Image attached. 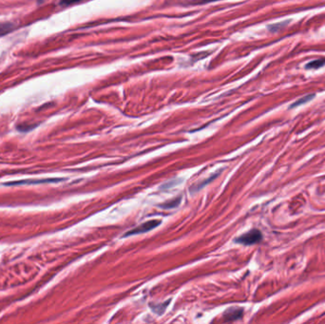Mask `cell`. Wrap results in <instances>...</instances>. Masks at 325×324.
<instances>
[{
  "instance_id": "obj_1",
  "label": "cell",
  "mask_w": 325,
  "mask_h": 324,
  "mask_svg": "<svg viewBox=\"0 0 325 324\" xmlns=\"http://www.w3.org/2000/svg\"><path fill=\"white\" fill-rule=\"evenodd\" d=\"M262 239V235L260 233V230L258 229H252L242 235L241 237L236 239V242L239 243H242L244 245H251L254 243H259L260 240Z\"/></svg>"
},
{
  "instance_id": "obj_2",
  "label": "cell",
  "mask_w": 325,
  "mask_h": 324,
  "mask_svg": "<svg viewBox=\"0 0 325 324\" xmlns=\"http://www.w3.org/2000/svg\"><path fill=\"white\" fill-rule=\"evenodd\" d=\"M160 224H161V221H157V220L148 221V222H146L145 224H143V225H141V226H139V227L130 230L125 236L128 237V236H130V235H136V234H140V233H145V232L150 231L151 229L158 227Z\"/></svg>"
},
{
  "instance_id": "obj_3",
  "label": "cell",
  "mask_w": 325,
  "mask_h": 324,
  "mask_svg": "<svg viewBox=\"0 0 325 324\" xmlns=\"http://www.w3.org/2000/svg\"><path fill=\"white\" fill-rule=\"evenodd\" d=\"M242 316H243V310L242 309H238V308H229L228 310L226 311V313L224 314V318L226 319L227 322L238 320Z\"/></svg>"
},
{
  "instance_id": "obj_4",
  "label": "cell",
  "mask_w": 325,
  "mask_h": 324,
  "mask_svg": "<svg viewBox=\"0 0 325 324\" xmlns=\"http://www.w3.org/2000/svg\"><path fill=\"white\" fill-rule=\"evenodd\" d=\"M60 179H48V180H41V181H23L17 183H10L6 184L7 185H32V184H41V183H49V182H57Z\"/></svg>"
},
{
  "instance_id": "obj_5",
  "label": "cell",
  "mask_w": 325,
  "mask_h": 324,
  "mask_svg": "<svg viewBox=\"0 0 325 324\" xmlns=\"http://www.w3.org/2000/svg\"><path fill=\"white\" fill-rule=\"evenodd\" d=\"M14 29L12 23H2L0 24V37L4 36L7 33H11Z\"/></svg>"
},
{
  "instance_id": "obj_6",
  "label": "cell",
  "mask_w": 325,
  "mask_h": 324,
  "mask_svg": "<svg viewBox=\"0 0 325 324\" xmlns=\"http://www.w3.org/2000/svg\"><path fill=\"white\" fill-rule=\"evenodd\" d=\"M325 65V59L322 58V59H317V60H314L312 62H309L307 65L305 66L306 69H319V68H322Z\"/></svg>"
},
{
  "instance_id": "obj_7",
  "label": "cell",
  "mask_w": 325,
  "mask_h": 324,
  "mask_svg": "<svg viewBox=\"0 0 325 324\" xmlns=\"http://www.w3.org/2000/svg\"><path fill=\"white\" fill-rule=\"evenodd\" d=\"M314 97H315V95L312 94V95H307V96H305V97L302 98V99H300L298 102H295L292 106H291V108L298 107V106H300V105H302V104H304V103L308 102V101H310L311 99H313Z\"/></svg>"
},
{
  "instance_id": "obj_8",
  "label": "cell",
  "mask_w": 325,
  "mask_h": 324,
  "mask_svg": "<svg viewBox=\"0 0 325 324\" xmlns=\"http://www.w3.org/2000/svg\"><path fill=\"white\" fill-rule=\"evenodd\" d=\"M180 201H181V197H180L179 199L177 198V199H175V200H173V201H171V202H168V204H165V205H163L162 207V208H174V207H176V206L179 205Z\"/></svg>"
},
{
  "instance_id": "obj_9",
  "label": "cell",
  "mask_w": 325,
  "mask_h": 324,
  "mask_svg": "<svg viewBox=\"0 0 325 324\" xmlns=\"http://www.w3.org/2000/svg\"><path fill=\"white\" fill-rule=\"evenodd\" d=\"M285 23H287V21H285V22H283V23H278V24H274L273 26H270L269 27V29L271 30V31H275L276 32L277 30H279V28L281 29L282 27H284L286 24Z\"/></svg>"
},
{
  "instance_id": "obj_10",
  "label": "cell",
  "mask_w": 325,
  "mask_h": 324,
  "mask_svg": "<svg viewBox=\"0 0 325 324\" xmlns=\"http://www.w3.org/2000/svg\"><path fill=\"white\" fill-rule=\"evenodd\" d=\"M81 1H83V0H62L61 4L62 5H72V4L81 2Z\"/></svg>"
},
{
  "instance_id": "obj_11",
  "label": "cell",
  "mask_w": 325,
  "mask_h": 324,
  "mask_svg": "<svg viewBox=\"0 0 325 324\" xmlns=\"http://www.w3.org/2000/svg\"><path fill=\"white\" fill-rule=\"evenodd\" d=\"M205 2H210V1H215V0H204Z\"/></svg>"
}]
</instances>
